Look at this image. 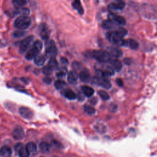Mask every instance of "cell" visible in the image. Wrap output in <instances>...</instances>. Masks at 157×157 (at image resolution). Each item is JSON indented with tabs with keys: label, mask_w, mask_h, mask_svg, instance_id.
Masks as SVG:
<instances>
[{
	"label": "cell",
	"mask_w": 157,
	"mask_h": 157,
	"mask_svg": "<svg viewBox=\"0 0 157 157\" xmlns=\"http://www.w3.org/2000/svg\"><path fill=\"white\" fill-rule=\"evenodd\" d=\"M106 38L113 44L120 46H126V41L123 39V37L117 31L110 32L106 33Z\"/></svg>",
	"instance_id": "cell-1"
},
{
	"label": "cell",
	"mask_w": 157,
	"mask_h": 157,
	"mask_svg": "<svg viewBox=\"0 0 157 157\" xmlns=\"http://www.w3.org/2000/svg\"><path fill=\"white\" fill-rule=\"evenodd\" d=\"M32 24V20L28 16H22L16 19L14 22V27L20 30H25Z\"/></svg>",
	"instance_id": "cell-2"
},
{
	"label": "cell",
	"mask_w": 157,
	"mask_h": 157,
	"mask_svg": "<svg viewBox=\"0 0 157 157\" xmlns=\"http://www.w3.org/2000/svg\"><path fill=\"white\" fill-rule=\"evenodd\" d=\"M89 55L94 58L97 61L101 63L108 62L110 59V55L108 52L104 50H95L88 52Z\"/></svg>",
	"instance_id": "cell-3"
},
{
	"label": "cell",
	"mask_w": 157,
	"mask_h": 157,
	"mask_svg": "<svg viewBox=\"0 0 157 157\" xmlns=\"http://www.w3.org/2000/svg\"><path fill=\"white\" fill-rule=\"evenodd\" d=\"M42 43L40 41H36L32 47L30 49L25 55V58L28 60H31L33 59L36 56L38 55L42 49Z\"/></svg>",
	"instance_id": "cell-4"
},
{
	"label": "cell",
	"mask_w": 157,
	"mask_h": 157,
	"mask_svg": "<svg viewBox=\"0 0 157 157\" xmlns=\"http://www.w3.org/2000/svg\"><path fill=\"white\" fill-rule=\"evenodd\" d=\"M34 39V37L33 36H28L27 38H26L25 39H24L20 43V52L21 54H23L25 52H26L27 50V49H28V48L30 47L31 44L33 42Z\"/></svg>",
	"instance_id": "cell-5"
},
{
	"label": "cell",
	"mask_w": 157,
	"mask_h": 157,
	"mask_svg": "<svg viewBox=\"0 0 157 157\" xmlns=\"http://www.w3.org/2000/svg\"><path fill=\"white\" fill-rule=\"evenodd\" d=\"M46 53L48 56L50 57L51 58H54L57 56L58 50L55 43L54 41H50L47 45Z\"/></svg>",
	"instance_id": "cell-6"
},
{
	"label": "cell",
	"mask_w": 157,
	"mask_h": 157,
	"mask_svg": "<svg viewBox=\"0 0 157 157\" xmlns=\"http://www.w3.org/2000/svg\"><path fill=\"white\" fill-rule=\"evenodd\" d=\"M93 82L104 88L109 89L111 87L110 81L106 77H96L94 78Z\"/></svg>",
	"instance_id": "cell-7"
},
{
	"label": "cell",
	"mask_w": 157,
	"mask_h": 157,
	"mask_svg": "<svg viewBox=\"0 0 157 157\" xmlns=\"http://www.w3.org/2000/svg\"><path fill=\"white\" fill-rule=\"evenodd\" d=\"M15 151H16L19 155L21 157H27L30 155L28 151H27V149L26 147L24 146V144H22V143H18L16 146H15Z\"/></svg>",
	"instance_id": "cell-8"
},
{
	"label": "cell",
	"mask_w": 157,
	"mask_h": 157,
	"mask_svg": "<svg viewBox=\"0 0 157 157\" xmlns=\"http://www.w3.org/2000/svg\"><path fill=\"white\" fill-rule=\"evenodd\" d=\"M20 115L26 119H31L33 117V112L28 108L22 107L19 109Z\"/></svg>",
	"instance_id": "cell-9"
},
{
	"label": "cell",
	"mask_w": 157,
	"mask_h": 157,
	"mask_svg": "<svg viewBox=\"0 0 157 157\" xmlns=\"http://www.w3.org/2000/svg\"><path fill=\"white\" fill-rule=\"evenodd\" d=\"M40 36L44 40H47L49 38V29L46 24H42L39 27Z\"/></svg>",
	"instance_id": "cell-10"
},
{
	"label": "cell",
	"mask_w": 157,
	"mask_h": 157,
	"mask_svg": "<svg viewBox=\"0 0 157 157\" xmlns=\"http://www.w3.org/2000/svg\"><path fill=\"white\" fill-rule=\"evenodd\" d=\"M13 138L16 140H22L25 137V133L21 128H17L12 132Z\"/></svg>",
	"instance_id": "cell-11"
},
{
	"label": "cell",
	"mask_w": 157,
	"mask_h": 157,
	"mask_svg": "<svg viewBox=\"0 0 157 157\" xmlns=\"http://www.w3.org/2000/svg\"><path fill=\"white\" fill-rule=\"evenodd\" d=\"M110 19L114 21L115 23L119 24V25H124L126 24V20L124 17L118 16L117 14H111Z\"/></svg>",
	"instance_id": "cell-12"
},
{
	"label": "cell",
	"mask_w": 157,
	"mask_h": 157,
	"mask_svg": "<svg viewBox=\"0 0 157 157\" xmlns=\"http://www.w3.org/2000/svg\"><path fill=\"white\" fill-rule=\"evenodd\" d=\"M72 6L73 9L77 11L79 14L80 15L84 14V10L83 9V7H82L80 0H73V1L72 3Z\"/></svg>",
	"instance_id": "cell-13"
},
{
	"label": "cell",
	"mask_w": 157,
	"mask_h": 157,
	"mask_svg": "<svg viewBox=\"0 0 157 157\" xmlns=\"http://www.w3.org/2000/svg\"><path fill=\"white\" fill-rule=\"evenodd\" d=\"M62 93L65 97H66V98H68V100H75L77 97L76 94L70 89L64 90L62 92Z\"/></svg>",
	"instance_id": "cell-14"
},
{
	"label": "cell",
	"mask_w": 157,
	"mask_h": 157,
	"mask_svg": "<svg viewBox=\"0 0 157 157\" xmlns=\"http://www.w3.org/2000/svg\"><path fill=\"white\" fill-rule=\"evenodd\" d=\"M79 78L82 82H88L90 78L89 72L86 70L81 71L79 73Z\"/></svg>",
	"instance_id": "cell-15"
},
{
	"label": "cell",
	"mask_w": 157,
	"mask_h": 157,
	"mask_svg": "<svg viewBox=\"0 0 157 157\" xmlns=\"http://www.w3.org/2000/svg\"><path fill=\"white\" fill-rule=\"evenodd\" d=\"M12 155V150L9 147L3 146L0 149V156L4 157H9Z\"/></svg>",
	"instance_id": "cell-16"
},
{
	"label": "cell",
	"mask_w": 157,
	"mask_h": 157,
	"mask_svg": "<svg viewBox=\"0 0 157 157\" xmlns=\"http://www.w3.org/2000/svg\"><path fill=\"white\" fill-rule=\"evenodd\" d=\"M79 78V76L77 75V74L74 72V71H70L68 74V81L69 82V84H75L77 82V79Z\"/></svg>",
	"instance_id": "cell-17"
},
{
	"label": "cell",
	"mask_w": 157,
	"mask_h": 157,
	"mask_svg": "<svg viewBox=\"0 0 157 157\" xmlns=\"http://www.w3.org/2000/svg\"><path fill=\"white\" fill-rule=\"evenodd\" d=\"M115 27V22L110 19L104 20L102 23V27L104 29H113Z\"/></svg>",
	"instance_id": "cell-18"
},
{
	"label": "cell",
	"mask_w": 157,
	"mask_h": 157,
	"mask_svg": "<svg viewBox=\"0 0 157 157\" xmlns=\"http://www.w3.org/2000/svg\"><path fill=\"white\" fill-rule=\"evenodd\" d=\"M34 63L38 66H42L46 62V57L44 55H37L34 58Z\"/></svg>",
	"instance_id": "cell-19"
},
{
	"label": "cell",
	"mask_w": 157,
	"mask_h": 157,
	"mask_svg": "<svg viewBox=\"0 0 157 157\" xmlns=\"http://www.w3.org/2000/svg\"><path fill=\"white\" fill-rule=\"evenodd\" d=\"M82 92H83V93L87 96V97H91L93 96L94 93V90L87 85H84L82 87Z\"/></svg>",
	"instance_id": "cell-20"
},
{
	"label": "cell",
	"mask_w": 157,
	"mask_h": 157,
	"mask_svg": "<svg viewBox=\"0 0 157 157\" xmlns=\"http://www.w3.org/2000/svg\"><path fill=\"white\" fill-rule=\"evenodd\" d=\"M40 150L44 153H49L51 149V146L46 142H42L39 144Z\"/></svg>",
	"instance_id": "cell-21"
},
{
	"label": "cell",
	"mask_w": 157,
	"mask_h": 157,
	"mask_svg": "<svg viewBox=\"0 0 157 157\" xmlns=\"http://www.w3.org/2000/svg\"><path fill=\"white\" fill-rule=\"evenodd\" d=\"M108 9L109 11V12H110L111 14H116L118 12L122 11L117 6V5L115 4V3L109 4L108 6Z\"/></svg>",
	"instance_id": "cell-22"
},
{
	"label": "cell",
	"mask_w": 157,
	"mask_h": 157,
	"mask_svg": "<svg viewBox=\"0 0 157 157\" xmlns=\"http://www.w3.org/2000/svg\"><path fill=\"white\" fill-rule=\"evenodd\" d=\"M114 70H116L117 71H120L122 68V63L120 61L118 60H114L110 62Z\"/></svg>",
	"instance_id": "cell-23"
},
{
	"label": "cell",
	"mask_w": 157,
	"mask_h": 157,
	"mask_svg": "<svg viewBox=\"0 0 157 157\" xmlns=\"http://www.w3.org/2000/svg\"><path fill=\"white\" fill-rule=\"evenodd\" d=\"M94 128L96 130V131L97 132H98L101 134L103 133H105L106 131H107V128H106V126L104 125L103 123H96L95 126H94Z\"/></svg>",
	"instance_id": "cell-24"
},
{
	"label": "cell",
	"mask_w": 157,
	"mask_h": 157,
	"mask_svg": "<svg viewBox=\"0 0 157 157\" xmlns=\"http://www.w3.org/2000/svg\"><path fill=\"white\" fill-rule=\"evenodd\" d=\"M104 77H108V76H113L114 74L115 71L114 68L112 66H107L105 68V70L102 71Z\"/></svg>",
	"instance_id": "cell-25"
},
{
	"label": "cell",
	"mask_w": 157,
	"mask_h": 157,
	"mask_svg": "<svg viewBox=\"0 0 157 157\" xmlns=\"http://www.w3.org/2000/svg\"><path fill=\"white\" fill-rule=\"evenodd\" d=\"M26 148L29 154H34L37 152V147L36 145L33 143H29L27 144Z\"/></svg>",
	"instance_id": "cell-26"
},
{
	"label": "cell",
	"mask_w": 157,
	"mask_h": 157,
	"mask_svg": "<svg viewBox=\"0 0 157 157\" xmlns=\"http://www.w3.org/2000/svg\"><path fill=\"white\" fill-rule=\"evenodd\" d=\"M110 52L111 54L115 58H120L123 55L122 51L118 48H110Z\"/></svg>",
	"instance_id": "cell-27"
},
{
	"label": "cell",
	"mask_w": 157,
	"mask_h": 157,
	"mask_svg": "<svg viewBox=\"0 0 157 157\" xmlns=\"http://www.w3.org/2000/svg\"><path fill=\"white\" fill-rule=\"evenodd\" d=\"M128 46L133 50H136L139 47V44L135 40L130 39L126 41V46Z\"/></svg>",
	"instance_id": "cell-28"
},
{
	"label": "cell",
	"mask_w": 157,
	"mask_h": 157,
	"mask_svg": "<svg viewBox=\"0 0 157 157\" xmlns=\"http://www.w3.org/2000/svg\"><path fill=\"white\" fill-rule=\"evenodd\" d=\"M28 0H12V4L16 7H22L27 4Z\"/></svg>",
	"instance_id": "cell-29"
},
{
	"label": "cell",
	"mask_w": 157,
	"mask_h": 157,
	"mask_svg": "<svg viewBox=\"0 0 157 157\" xmlns=\"http://www.w3.org/2000/svg\"><path fill=\"white\" fill-rule=\"evenodd\" d=\"M48 65L50 67V68L52 69V70H55V69H57L58 68V62L57 61L55 60V58H52L50 61L49 62V63H48Z\"/></svg>",
	"instance_id": "cell-30"
},
{
	"label": "cell",
	"mask_w": 157,
	"mask_h": 157,
	"mask_svg": "<svg viewBox=\"0 0 157 157\" xmlns=\"http://www.w3.org/2000/svg\"><path fill=\"white\" fill-rule=\"evenodd\" d=\"M84 109L85 112H86V113L89 115H93L95 113V112H96V110L95 109V108L88 105H85L84 107Z\"/></svg>",
	"instance_id": "cell-31"
},
{
	"label": "cell",
	"mask_w": 157,
	"mask_h": 157,
	"mask_svg": "<svg viewBox=\"0 0 157 157\" xmlns=\"http://www.w3.org/2000/svg\"><path fill=\"white\" fill-rule=\"evenodd\" d=\"M65 86H66V83L62 80H58L55 82V87L58 90L62 89Z\"/></svg>",
	"instance_id": "cell-32"
},
{
	"label": "cell",
	"mask_w": 157,
	"mask_h": 157,
	"mask_svg": "<svg viewBox=\"0 0 157 157\" xmlns=\"http://www.w3.org/2000/svg\"><path fill=\"white\" fill-rule=\"evenodd\" d=\"M98 94H99L100 96L102 98V100H103L104 101L108 100L109 99V98H110V96L109 95V94L105 91L99 90L98 91Z\"/></svg>",
	"instance_id": "cell-33"
},
{
	"label": "cell",
	"mask_w": 157,
	"mask_h": 157,
	"mask_svg": "<svg viewBox=\"0 0 157 157\" xmlns=\"http://www.w3.org/2000/svg\"><path fill=\"white\" fill-rule=\"evenodd\" d=\"M53 70H52L49 65H47L44 66L42 69V73L45 74L46 76H49L53 72Z\"/></svg>",
	"instance_id": "cell-34"
},
{
	"label": "cell",
	"mask_w": 157,
	"mask_h": 157,
	"mask_svg": "<svg viewBox=\"0 0 157 157\" xmlns=\"http://www.w3.org/2000/svg\"><path fill=\"white\" fill-rule=\"evenodd\" d=\"M67 73V70L66 68H62L60 70L57 72L56 76L58 78H62L63 76H65Z\"/></svg>",
	"instance_id": "cell-35"
},
{
	"label": "cell",
	"mask_w": 157,
	"mask_h": 157,
	"mask_svg": "<svg viewBox=\"0 0 157 157\" xmlns=\"http://www.w3.org/2000/svg\"><path fill=\"white\" fill-rule=\"evenodd\" d=\"M25 34V32H23L22 30H20V31H17V32H15L13 34V36L14 38H21V37L24 36Z\"/></svg>",
	"instance_id": "cell-36"
},
{
	"label": "cell",
	"mask_w": 157,
	"mask_h": 157,
	"mask_svg": "<svg viewBox=\"0 0 157 157\" xmlns=\"http://www.w3.org/2000/svg\"><path fill=\"white\" fill-rule=\"evenodd\" d=\"M51 144L52 146H54L55 147L58 148V149H61L63 148L62 144L60 143V142L56 141V140H52L51 141Z\"/></svg>",
	"instance_id": "cell-37"
},
{
	"label": "cell",
	"mask_w": 157,
	"mask_h": 157,
	"mask_svg": "<svg viewBox=\"0 0 157 157\" xmlns=\"http://www.w3.org/2000/svg\"><path fill=\"white\" fill-rule=\"evenodd\" d=\"M117 109H118V107L116 105V104H114V103H112L110 104V105L109 106V110L110 112H111V113H116V112L117 111Z\"/></svg>",
	"instance_id": "cell-38"
},
{
	"label": "cell",
	"mask_w": 157,
	"mask_h": 157,
	"mask_svg": "<svg viewBox=\"0 0 157 157\" xmlns=\"http://www.w3.org/2000/svg\"><path fill=\"white\" fill-rule=\"evenodd\" d=\"M117 32H118V33L120 34L123 37V38L127 34V33H128V32H127L126 29L123 28H119Z\"/></svg>",
	"instance_id": "cell-39"
},
{
	"label": "cell",
	"mask_w": 157,
	"mask_h": 157,
	"mask_svg": "<svg viewBox=\"0 0 157 157\" xmlns=\"http://www.w3.org/2000/svg\"><path fill=\"white\" fill-rule=\"evenodd\" d=\"M21 14L22 16H28L29 14V10L27 8H23L21 10Z\"/></svg>",
	"instance_id": "cell-40"
},
{
	"label": "cell",
	"mask_w": 157,
	"mask_h": 157,
	"mask_svg": "<svg viewBox=\"0 0 157 157\" xmlns=\"http://www.w3.org/2000/svg\"><path fill=\"white\" fill-rule=\"evenodd\" d=\"M43 81H44V83H46L47 85H49L51 84L52 79L50 77H45V78H44Z\"/></svg>",
	"instance_id": "cell-41"
},
{
	"label": "cell",
	"mask_w": 157,
	"mask_h": 157,
	"mask_svg": "<svg viewBox=\"0 0 157 157\" xmlns=\"http://www.w3.org/2000/svg\"><path fill=\"white\" fill-rule=\"evenodd\" d=\"M61 62H62V63L64 66H66V65H68V60H67V59L65 58H63V57L61 58Z\"/></svg>",
	"instance_id": "cell-42"
},
{
	"label": "cell",
	"mask_w": 157,
	"mask_h": 157,
	"mask_svg": "<svg viewBox=\"0 0 157 157\" xmlns=\"http://www.w3.org/2000/svg\"><path fill=\"white\" fill-rule=\"evenodd\" d=\"M124 63L127 65H130L132 63V60L130 58H125L124 60Z\"/></svg>",
	"instance_id": "cell-43"
},
{
	"label": "cell",
	"mask_w": 157,
	"mask_h": 157,
	"mask_svg": "<svg viewBox=\"0 0 157 157\" xmlns=\"http://www.w3.org/2000/svg\"><path fill=\"white\" fill-rule=\"evenodd\" d=\"M116 82H117V84L118 86L120 87H122L123 85V80L120 79H117L116 80Z\"/></svg>",
	"instance_id": "cell-44"
},
{
	"label": "cell",
	"mask_w": 157,
	"mask_h": 157,
	"mask_svg": "<svg viewBox=\"0 0 157 157\" xmlns=\"http://www.w3.org/2000/svg\"><path fill=\"white\" fill-rule=\"evenodd\" d=\"M97 101H98V100H97V99L96 98H92L91 100H90V103L92 104H96V103H97Z\"/></svg>",
	"instance_id": "cell-45"
}]
</instances>
